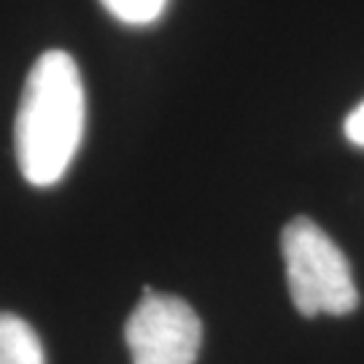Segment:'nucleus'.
I'll return each mask as SVG.
<instances>
[{
	"mask_svg": "<svg viewBox=\"0 0 364 364\" xmlns=\"http://www.w3.org/2000/svg\"><path fill=\"white\" fill-rule=\"evenodd\" d=\"M291 302L302 316H346L359 305L351 264L338 243L311 219H291L281 235Z\"/></svg>",
	"mask_w": 364,
	"mask_h": 364,
	"instance_id": "f03ea898",
	"label": "nucleus"
},
{
	"mask_svg": "<svg viewBox=\"0 0 364 364\" xmlns=\"http://www.w3.org/2000/svg\"><path fill=\"white\" fill-rule=\"evenodd\" d=\"M0 364H46L36 329L14 313H0Z\"/></svg>",
	"mask_w": 364,
	"mask_h": 364,
	"instance_id": "20e7f679",
	"label": "nucleus"
},
{
	"mask_svg": "<svg viewBox=\"0 0 364 364\" xmlns=\"http://www.w3.org/2000/svg\"><path fill=\"white\" fill-rule=\"evenodd\" d=\"M87 119L84 84L76 60L49 49L30 68L16 111L14 146L27 183L54 186L70 168Z\"/></svg>",
	"mask_w": 364,
	"mask_h": 364,
	"instance_id": "f257e3e1",
	"label": "nucleus"
},
{
	"mask_svg": "<svg viewBox=\"0 0 364 364\" xmlns=\"http://www.w3.org/2000/svg\"><path fill=\"white\" fill-rule=\"evenodd\" d=\"M100 3L114 19L135 27L156 22L168 6V0H100Z\"/></svg>",
	"mask_w": 364,
	"mask_h": 364,
	"instance_id": "39448f33",
	"label": "nucleus"
},
{
	"mask_svg": "<svg viewBox=\"0 0 364 364\" xmlns=\"http://www.w3.org/2000/svg\"><path fill=\"white\" fill-rule=\"evenodd\" d=\"M124 340L132 364H195L203 324L189 302L146 289L127 318Z\"/></svg>",
	"mask_w": 364,
	"mask_h": 364,
	"instance_id": "7ed1b4c3",
	"label": "nucleus"
},
{
	"mask_svg": "<svg viewBox=\"0 0 364 364\" xmlns=\"http://www.w3.org/2000/svg\"><path fill=\"white\" fill-rule=\"evenodd\" d=\"M343 130H346V138H348L353 146H362L364 149V103H359L351 114H348Z\"/></svg>",
	"mask_w": 364,
	"mask_h": 364,
	"instance_id": "423d86ee",
	"label": "nucleus"
}]
</instances>
